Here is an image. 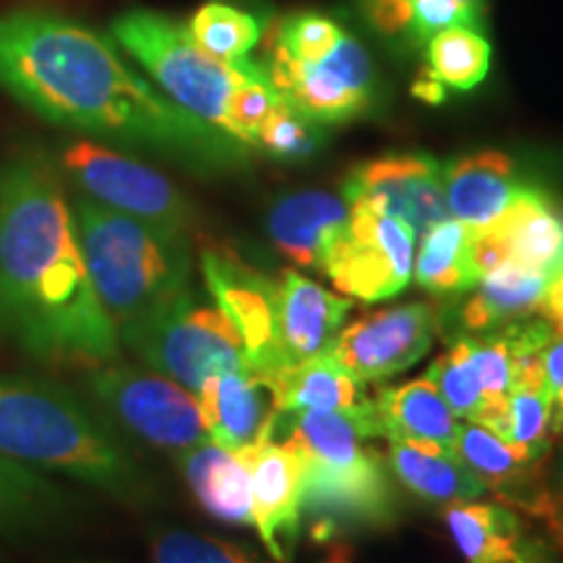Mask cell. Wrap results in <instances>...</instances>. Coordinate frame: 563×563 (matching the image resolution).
Here are the masks:
<instances>
[{"instance_id":"obj_1","label":"cell","mask_w":563,"mask_h":563,"mask_svg":"<svg viewBox=\"0 0 563 563\" xmlns=\"http://www.w3.org/2000/svg\"><path fill=\"white\" fill-rule=\"evenodd\" d=\"M0 334L63 368H100L121 352L84 264L74 211L40 154H19L0 173Z\"/></svg>"},{"instance_id":"obj_2","label":"cell","mask_w":563,"mask_h":563,"mask_svg":"<svg viewBox=\"0 0 563 563\" xmlns=\"http://www.w3.org/2000/svg\"><path fill=\"white\" fill-rule=\"evenodd\" d=\"M0 89L45 121L97 136L207 162L230 152V136L157 95L108 40L51 11L0 16Z\"/></svg>"},{"instance_id":"obj_3","label":"cell","mask_w":563,"mask_h":563,"mask_svg":"<svg viewBox=\"0 0 563 563\" xmlns=\"http://www.w3.org/2000/svg\"><path fill=\"white\" fill-rule=\"evenodd\" d=\"M74 224L97 298L118 329L191 287L188 238L167 235L95 199L76 201Z\"/></svg>"},{"instance_id":"obj_4","label":"cell","mask_w":563,"mask_h":563,"mask_svg":"<svg viewBox=\"0 0 563 563\" xmlns=\"http://www.w3.org/2000/svg\"><path fill=\"white\" fill-rule=\"evenodd\" d=\"M0 454L97 488L133 485L129 456L68 391L9 373H0Z\"/></svg>"},{"instance_id":"obj_5","label":"cell","mask_w":563,"mask_h":563,"mask_svg":"<svg viewBox=\"0 0 563 563\" xmlns=\"http://www.w3.org/2000/svg\"><path fill=\"white\" fill-rule=\"evenodd\" d=\"M112 37L159 84L167 100L211 125L228 129V104L253 63H222L201 51L188 26L154 11H129L112 21ZM228 136V133H224Z\"/></svg>"},{"instance_id":"obj_6","label":"cell","mask_w":563,"mask_h":563,"mask_svg":"<svg viewBox=\"0 0 563 563\" xmlns=\"http://www.w3.org/2000/svg\"><path fill=\"white\" fill-rule=\"evenodd\" d=\"M121 340L150 368L199 394L217 373L249 371V352L220 308L203 302L194 287L118 329Z\"/></svg>"},{"instance_id":"obj_7","label":"cell","mask_w":563,"mask_h":563,"mask_svg":"<svg viewBox=\"0 0 563 563\" xmlns=\"http://www.w3.org/2000/svg\"><path fill=\"white\" fill-rule=\"evenodd\" d=\"M95 397L133 433L167 452L207 441L199 397L162 373L131 365H100L89 376Z\"/></svg>"},{"instance_id":"obj_8","label":"cell","mask_w":563,"mask_h":563,"mask_svg":"<svg viewBox=\"0 0 563 563\" xmlns=\"http://www.w3.org/2000/svg\"><path fill=\"white\" fill-rule=\"evenodd\" d=\"M63 167L89 199L152 224L167 235L188 238L191 207L165 175L144 162L95 141H76L63 152Z\"/></svg>"},{"instance_id":"obj_9","label":"cell","mask_w":563,"mask_h":563,"mask_svg":"<svg viewBox=\"0 0 563 563\" xmlns=\"http://www.w3.org/2000/svg\"><path fill=\"white\" fill-rule=\"evenodd\" d=\"M347 230L327 253L321 272L347 298L389 300L410 285L415 232L405 222L365 207H350Z\"/></svg>"},{"instance_id":"obj_10","label":"cell","mask_w":563,"mask_h":563,"mask_svg":"<svg viewBox=\"0 0 563 563\" xmlns=\"http://www.w3.org/2000/svg\"><path fill=\"white\" fill-rule=\"evenodd\" d=\"M264 70L285 102L316 123L350 121L368 108L373 97V63L361 42L347 34L319 63L292 58L274 40L269 68Z\"/></svg>"},{"instance_id":"obj_11","label":"cell","mask_w":563,"mask_h":563,"mask_svg":"<svg viewBox=\"0 0 563 563\" xmlns=\"http://www.w3.org/2000/svg\"><path fill=\"white\" fill-rule=\"evenodd\" d=\"M300 506L316 538L384 527L397 517V498L378 452L347 467L302 464Z\"/></svg>"},{"instance_id":"obj_12","label":"cell","mask_w":563,"mask_h":563,"mask_svg":"<svg viewBox=\"0 0 563 563\" xmlns=\"http://www.w3.org/2000/svg\"><path fill=\"white\" fill-rule=\"evenodd\" d=\"M439 332L431 302H402L368 313L336 336L332 357L357 384L386 382L422 361Z\"/></svg>"},{"instance_id":"obj_13","label":"cell","mask_w":563,"mask_h":563,"mask_svg":"<svg viewBox=\"0 0 563 563\" xmlns=\"http://www.w3.org/2000/svg\"><path fill=\"white\" fill-rule=\"evenodd\" d=\"M344 201L405 222L415 238L449 217L443 165L428 154H391L363 162L344 183Z\"/></svg>"},{"instance_id":"obj_14","label":"cell","mask_w":563,"mask_h":563,"mask_svg":"<svg viewBox=\"0 0 563 563\" xmlns=\"http://www.w3.org/2000/svg\"><path fill=\"white\" fill-rule=\"evenodd\" d=\"M470 253L481 277L511 262L551 279L563 269V207L540 188L522 186L496 222L473 230Z\"/></svg>"},{"instance_id":"obj_15","label":"cell","mask_w":563,"mask_h":563,"mask_svg":"<svg viewBox=\"0 0 563 563\" xmlns=\"http://www.w3.org/2000/svg\"><path fill=\"white\" fill-rule=\"evenodd\" d=\"M201 274L214 306L238 329L249 352L251 371L274 376V295L277 279L266 277L238 253L222 245H203Z\"/></svg>"},{"instance_id":"obj_16","label":"cell","mask_w":563,"mask_h":563,"mask_svg":"<svg viewBox=\"0 0 563 563\" xmlns=\"http://www.w3.org/2000/svg\"><path fill=\"white\" fill-rule=\"evenodd\" d=\"M352 308L350 298H340L319 282L287 269L277 279L274 295V365L282 368L316 361L334 350L344 319Z\"/></svg>"},{"instance_id":"obj_17","label":"cell","mask_w":563,"mask_h":563,"mask_svg":"<svg viewBox=\"0 0 563 563\" xmlns=\"http://www.w3.org/2000/svg\"><path fill=\"white\" fill-rule=\"evenodd\" d=\"M251 475L253 527L277 563H290L302 519V464L287 441L274 439L238 452Z\"/></svg>"},{"instance_id":"obj_18","label":"cell","mask_w":563,"mask_h":563,"mask_svg":"<svg viewBox=\"0 0 563 563\" xmlns=\"http://www.w3.org/2000/svg\"><path fill=\"white\" fill-rule=\"evenodd\" d=\"M196 397L209 441L217 446L238 454L274 439L282 418L274 376L251 368L217 373Z\"/></svg>"},{"instance_id":"obj_19","label":"cell","mask_w":563,"mask_h":563,"mask_svg":"<svg viewBox=\"0 0 563 563\" xmlns=\"http://www.w3.org/2000/svg\"><path fill=\"white\" fill-rule=\"evenodd\" d=\"M456 456L481 481L485 493L498 496L506 506L551 517L553 501L540 477V460L519 452L477 422L460 426Z\"/></svg>"},{"instance_id":"obj_20","label":"cell","mask_w":563,"mask_h":563,"mask_svg":"<svg viewBox=\"0 0 563 563\" xmlns=\"http://www.w3.org/2000/svg\"><path fill=\"white\" fill-rule=\"evenodd\" d=\"M287 418V443L302 464L316 467H347L376 452L371 439L384 435L373 399L347 410H302L282 412Z\"/></svg>"},{"instance_id":"obj_21","label":"cell","mask_w":563,"mask_h":563,"mask_svg":"<svg viewBox=\"0 0 563 563\" xmlns=\"http://www.w3.org/2000/svg\"><path fill=\"white\" fill-rule=\"evenodd\" d=\"M352 217L344 196L329 191H300L279 199L269 211L266 230L285 258L302 269H321L336 238Z\"/></svg>"},{"instance_id":"obj_22","label":"cell","mask_w":563,"mask_h":563,"mask_svg":"<svg viewBox=\"0 0 563 563\" xmlns=\"http://www.w3.org/2000/svg\"><path fill=\"white\" fill-rule=\"evenodd\" d=\"M373 405L389 441L456 454L462 422L428 376L412 378L402 386H386L376 394Z\"/></svg>"},{"instance_id":"obj_23","label":"cell","mask_w":563,"mask_h":563,"mask_svg":"<svg viewBox=\"0 0 563 563\" xmlns=\"http://www.w3.org/2000/svg\"><path fill=\"white\" fill-rule=\"evenodd\" d=\"M522 183L517 167L504 152L488 150L467 154L443 167V194L449 217L467 224L470 230L488 228L496 222L517 196Z\"/></svg>"},{"instance_id":"obj_24","label":"cell","mask_w":563,"mask_h":563,"mask_svg":"<svg viewBox=\"0 0 563 563\" xmlns=\"http://www.w3.org/2000/svg\"><path fill=\"white\" fill-rule=\"evenodd\" d=\"M194 496L211 517L230 525H251V475L245 462L214 441H201L178 454Z\"/></svg>"},{"instance_id":"obj_25","label":"cell","mask_w":563,"mask_h":563,"mask_svg":"<svg viewBox=\"0 0 563 563\" xmlns=\"http://www.w3.org/2000/svg\"><path fill=\"white\" fill-rule=\"evenodd\" d=\"M548 287V277L525 269V266L504 262L485 272L464 300L460 321L470 332H493L514 321L530 319L540 313Z\"/></svg>"},{"instance_id":"obj_26","label":"cell","mask_w":563,"mask_h":563,"mask_svg":"<svg viewBox=\"0 0 563 563\" xmlns=\"http://www.w3.org/2000/svg\"><path fill=\"white\" fill-rule=\"evenodd\" d=\"M386 467L402 483V488L415 493L422 501L439 506L477 501L485 493L481 481L464 467L460 456L449 452H431L412 443L389 441Z\"/></svg>"},{"instance_id":"obj_27","label":"cell","mask_w":563,"mask_h":563,"mask_svg":"<svg viewBox=\"0 0 563 563\" xmlns=\"http://www.w3.org/2000/svg\"><path fill=\"white\" fill-rule=\"evenodd\" d=\"M443 519L467 563H509L519 555V519L506 504H449Z\"/></svg>"},{"instance_id":"obj_28","label":"cell","mask_w":563,"mask_h":563,"mask_svg":"<svg viewBox=\"0 0 563 563\" xmlns=\"http://www.w3.org/2000/svg\"><path fill=\"white\" fill-rule=\"evenodd\" d=\"M470 235H473V230L452 220V217L433 224L426 235H420L422 241L412 262V274L422 290L433 295L473 290L481 274H477L473 253H470Z\"/></svg>"},{"instance_id":"obj_29","label":"cell","mask_w":563,"mask_h":563,"mask_svg":"<svg viewBox=\"0 0 563 563\" xmlns=\"http://www.w3.org/2000/svg\"><path fill=\"white\" fill-rule=\"evenodd\" d=\"M282 412L302 410H347L365 402L361 384L329 355L274 373Z\"/></svg>"},{"instance_id":"obj_30","label":"cell","mask_w":563,"mask_h":563,"mask_svg":"<svg viewBox=\"0 0 563 563\" xmlns=\"http://www.w3.org/2000/svg\"><path fill=\"white\" fill-rule=\"evenodd\" d=\"M490 433H496L498 439L511 443L514 449L532 460L543 462L555 441L551 428V399H548L543 384V363L538 361L522 371V376L511 386L509 397L504 399L501 418Z\"/></svg>"},{"instance_id":"obj_31","label":"cell","mask_w":563,"mask_h":563,"mask_svg":"<svg viewBox=\"0 0 563 563\" xmlns=\"http://www.w3.org/2000/svg\"><path fill=\"white\" fill-rule=\"evenodd\" d=\"M431 70L443 87L470 91L490 70V45L473 26H449L428 40Z\"/></svg>"},{"instance_id":"obj_32","label":"cell","mask_w":563,"mask_h":563,"mask_svg":"<svg viewBox=\"0 0 563 563\" xmlns=\"http://www.w3.org/2000/svg\"><path fill=\"white\" fill-rule=\"evenodd\" d=\"M188 34L211 58L238 63L262 42V24L228 3H207L188 21Z\"/></svg>"},{"instance_id":"obj_33","label":"cell","mask_w":563,"mask_h":563,"mask_svg":"<svg viewBox=\"0 0 563 563\" xmlns=\"http://www.w3.org/2000/svg\"><path fill=\"white\" fill-rule=\"evenodd\" d=\"M282 104H285V97L272 87L266 70L253 63L249 76L232 91L228 104V129H224V133L232 141H238V144L256 146L258 133H262L264 125L269 123V118Z\"/></svg>"},{"instance_id":"obj_34","label":"cell","mask_w":563,"mask_h":563,"mask_svg":"<svg viewBox=\"0 0 563 563\" xmlns=\"http://www.w3.org/2000/svg\"><path fill=\"white\" fill-rule=\"evenodd\" d=\"M55 498L45 477L0 454V527L40 517Z\"/></svg>"},{"instance_id":"obj_35","label":"cell","mask_w":563,"mask_h":563,"mask_svg":"<svg viewBox=\"0 0 563 563\" xmlns=\"http://www.w3.org/2000/svg\"><path fill=\"white\" fill-rule=\"evenodd\" d=\"M154 563H262L243 548L183 530H165L152 540Z\"/></svg>"},{"instance_id":"obj_36","label":"cell","mask_w":563,"mask_h":563,"mask_svg":"<svg viewBox=\"0 0 563 563\" xmlns=\"http://www.w3.org/2000/svg\"><path fill=\"white\" fill-rule=\"evenodd\" d=\"M342 26L321 13H295L277 26V45L292 58L319 63L342 40Z\"/></svg>"},{"instance_id":"obj_37","label":"cell","mask_w":563,"mask_h":563,"mask_svg":"<svg viewBox=\"0 0 563 563\" xmlns=\"http://www.w3.org/2000/svg\"><path fill=\"white\" fill-rule=\"evenodd\" d=\"M256 146L269 152L272 157L300 159L319 150V131H316V121L285 102L258 133Z\"/></svg>"},{"instance_id":"obj_38","label":"cell","mask_w":563,"mask_h":563,"mask_svg":"<svg viewBox=\"0 0 563 563\" xmlns=\"http://www.w3.org/2000/svg\"><path fill=\"white\" fill-rule=\"evenodd\" d=\"M481 24V5L467 0H415L412 30L418 42H428L435 32L449 26H477Z\"/></svg>"},{"instance_id":"obj_39","label":"cell","mask_w":563,"mask_h":563,"mask_svg":"<svg viewBox=\"0 0 563 563\" xmlns=\"http://www.w3.org/2000/svg\"><path fill=\"white\" fill-rule=\"evenodd\" d=\"M540 363H543V384L548 399H551V428L559 439L563 435V334H553Z\"/></svg>"},{"instance_id":"obj_40","label":"cell","mask_w":563,"mask_h":563,"mask_svg":"<svg viewBox=\"0 0 563 563\" xmlns=\"http://www.w3.org/2000/svg\"><path fill=\"white\" fill-rule=\"evenodd\" d=\"M365 16L386 37L412 30V0H363Z\"/></svg>"},{"instance_id":"obj_41","label":"cell","mask_w":563,"mask_h":563,"mask_svg":"<svg viewBox=\"0 0 563 563\" xmlns=\"http://www.w3.org/2000/svg\"><path fill=\"white\" fill-rule=\"evenodd\" d=\"M540 313L551 323L553 334H563V269L548 279L543 302H540Z\"/></svg>"},{"instance_id":"obj_42","label":"cell","mask_w":563,"mask_h":563,"mask_svg":"<svg viewBox=\"0 0 563 563\" xmlns=\"http://www.w3.org/2000/svg\"><path fill=\"white\" fill-rule=\"evenodd\" d=\"M412 95L420 97L422 102L439 104L443 97H446V87H443V84L435 79V74L431 70V66H428L426 70H420V76H418V79H415Z\"/></svg>"},{"instance_id":"obj_43","label":"cell","mask_w":563,"mask_h":563,"mask_svg":"<svg viewBox=\"0 0 563 563\" xmlns=\"http://www.w3.org/2000/svg\"><path fill=\"white\" fill-rule=\"evenodd\" d=\"M553 501V511H551V519L555 522V527L563 532V481H561V488H559V498H551Z\"/></svg>"},{"instance_id":"obj_44","label":"cell","mask_w":563,"mask_h":563,"mask_svg":"<svg viewBox=\"0 0 563 563\" xmlns=\"http://www.w3.org/2000/svg\"><path fill=\"white\" fill-rule=\"evenodd\" d=\"M467 3H475V5H483V0H467Z\"/></svg>"},{"instance_id":"obj_45","label":"cell","mask_w":563,"mask_h":563,"mask_svg":"<svg viewBox=\"0 0 563 563\" xmlns=\"http://www.w3.org/2000/svg\"><path fill=\"white\" fill-rule=\"evenodd\" d=\"M514 561H517V563H525V561H522V559H519V555H517V559H514Z\"/></svg>"},{"instance_id":"obj_46","label":"cell","mask_w":563,"mask_h":563,"mask_svg":"<svg viewBox=\"0 0 563 563\" xmlns=\"http://www.w3.org/2000/svg\"><path fill=\"white\" fill-rule=\"evenodd\" d=\"M412 3H415V0H412Z\"/></svg>"}]
</instances>
